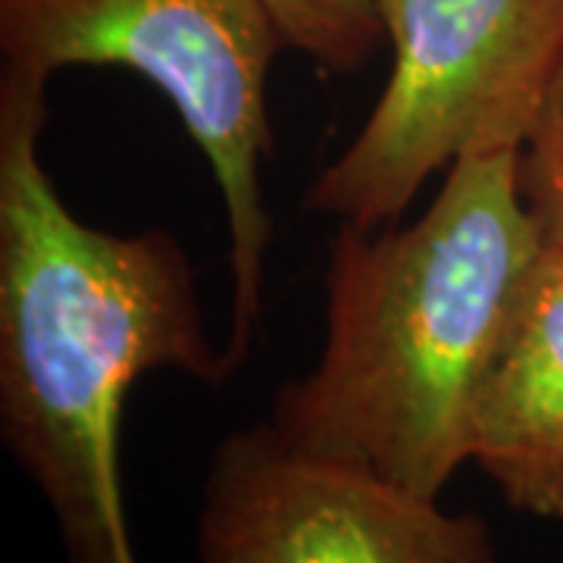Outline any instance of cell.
I'll use <instances>...</instances> for the list:
<instances>
[{
	"label": "cell",
	"mask_w": 563,
	"mask_h": 563,
	"mask_svg": "<svg viewBox=\"0 0 563 563\" xmlns=\"http://www.w3.org/2000/svg\"><path fill=\"white\" fill-rule=\"evenodd\" d=\"M47 81L0 69V439L35 483L69 563H139L120 426L144 373L235 369L203 329L195 269L163 229L79 222L41 163Z\"/></svg>",
	"instance_id": "6da1fadb"
},
{
	"label": "cell",
	"mask_w": 563,
	"mask_h": 563,
	"mask_svg": "<svg viewBox=\"0 0 563 563\" xmlns=\"http://www.w3.org/2000/svg\"><path fill=\"white\" fill-rule=\"evenodd\" d=\"M520 151L466 154L407 229L339 222L325 266V344L279 388L269 426L303 454L442 498L470 463L473 404L544 251Z\"/></svg>",
	"instance_id": "7a4b0ae2"
},
{
	"label": "cell",
	"mask_w": 563,
	"mask_h": 563,
	"mask_svg": "<svg viewBox=\"0 0 563 563\" xmlns=\"http://www.w3.org/2000/svg\"><path fill=\"white\" fill-rule=\"evenodd\" d=\"M285 47L263 0H0L3 69L51 81L69 66H120L147 79L198 141L229 220L239 369L263 313L273 220L263 161L273 151L269 66Z\"/></svg>",
	"instance_id": "3957f363"
},
{
	"label": "cell",
	"mask_w": 563,
	"mask_h": 563,
	"mask_svg": "<svg viewBox=\"0 0 563 563\" xmlns=\"http://www.w3.org/2000/svg\"><path fill=\"white\" fill-rule=\"evenodd\" d=\"M391 76L307 191L320 217L379 229L466 154L520 151L563 60V0H379Z\"/></svg>",
	"instance_id": "277c9868"
},
{
	"label": "cell",
	"mask_w": 563,
	"mask_h": 563,
	"mask_svg": "<svg viewBox=\"0 0 563 563\" xmlns=\"http://www.w3.org/2000/svg\"><path fill=\"white\" fill-rule=\"evenodd\" d=\"M201 563H501L476 514L303 454L263 420L229 432L207 466Z\"/></svg>",
	"instance_id": "5b68a950"
},
{
	"label": "cell",
	"mask_w": 563,
	"mask_h": 563,
	"mask_svg": "<svg viewBox=\"0 0 563 563\" xmlns=\"http://www.w3.org/2000/svg\"><path fill=\"white\" fill-rule=\"evenodd\" d=\"M470 463L507 507L563 523V251L539 254L488 361Z\"/></svg>",
	"instance_id": "8992f818"
},
{
	"label": "cell",
	"mask_w": 563,
	"mask_h": 563,
	"mask_svg": "<svg viewBox=\"0 0 563 563\" xmlns=\"http://www.w3.org/2000/svg\"><path fill=\"white\" fill-rule=\"evenodd\" d=\"M285 47L325 69H357L385 41L379 0H263Z\"/></svg>",
	"instance_id": "52a82bcc"
},
{
	"label": "cell",
	"mask_w": 563,
	"mask_h": 563,
	"mask_svg": "<svg viewBox=\"0 0 563 563\" xmlns=\"http://www.w3.org/2000/svg\"><path fill=\"white\" fill-rule=\"evenodd\" d=\"M517 179L544 247L563 251V60L520 147Z\"/></svg>",
	"instance_id": "ba28073f"
}]
</instances>
